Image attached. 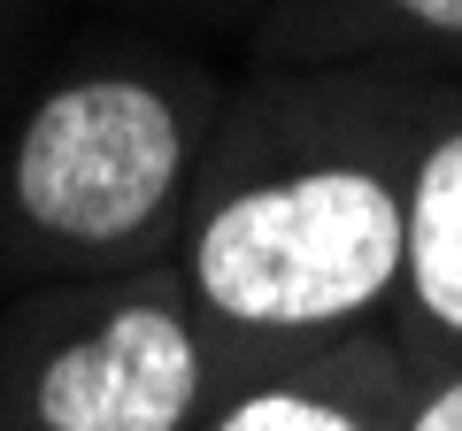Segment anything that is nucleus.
<instances>
[{"instance_id": "f257e3e1", "label": "nucleus", "mask_w": 462, "mask_h": 431, "mask_svg": "<svg viewBox=\"0 0 462 431\" xmlns=\"http://www.w3.org/2000/svg\"><path fill=\"white\" fill-rule=\"evenodd\" d=\"M416 100L401 62H324L208 139L178 278L216 339L316 347L401 300Z\"/></svg>"}, {"instance_id": "f03ea898", "label": "nucleus", "mask_w": 462, "mask_h": 431, "mask_svg": "<svg viewBox=\"0 0 462 431\" xmlns=\"http://www.w3.org/2000/svg\"><path fill=\"white\" fill-rule=\"evenodd\" d=\"M216 93L162 62H85L39 85L0 154V200L39 254L132 262L185 232Z\"/></svg>"}, {"instance_id": "7ed1b4c3", "label": "nucleus", "mask_w": 462, "mask_h": 431, "mask_svg": "<svg viewBox=\"0 0 462 431\" xmlns=\"http://www.w3.org/2000/svg\"><path fill=\"white\" fill-rule=\"evenodd\" d=\"M208 400V324L185 278H139L62 332L23 378L32 431H193Z\"/></svg>"}, {"instance_id": "20e7f679", "label": "nucleus", "mask_w": 462, "mask_h": 431, "mask_svg": "<svg viewBox=\"0 0 462 431\" xmlns=\"http://www.w3.org/2000/svg\"><path fill=\"white\" fill-rule=\"evenodd\" d=\"M401 300L431 347L462 354V85H431L416 100Z\"/></svg>"}, {"instance_id": "39448f33", "label": "nucleus", "mask_w": 462, "mask_h": 431, "mask_svg": "<svg viewBox=\"0 0 462 431\" xmlns=\"http://www.w3.org/2000/svg\"><path fill=\"white\" fill-rule=\"evenodd\" d=\"M263 47L285 62L462 69V0H263Z\"/></svg>"}, {"instance_id": "423d86ee", "label": "nucleus", "mask_w": 462, "mask_h": 431, "mask_svg": "<svg viewBox=\"0 0 462 431\" xmlns=\"http://www.w3.org/2000/svg\"><path fill=\"white\" fill-rule=\"evenodd\" d=\"M208 431H401V424H385L355 393H331V385H309V378H278V385L239 393L231 408H216Z\"/></svg>"}, {"instance_id": "0eeeda50", "label": "nucleus", "mask_w": 462, "mask_h": 431, "mask_svg": "<svg viewBox=\"0 0 462 431\" xmlns=\"http://www.w3.org/2000/svg\"><path fill=\"white\" fill-rule=\"evenodd\" d=\"M401 431H462V362L447 370L439 385H424V393H416V408L401 416Z\"/></svg>"}, {"instance_id": "6e6552de", "label": "nucleus", "mask_w": 462, "mask_h": 431, "mask_svg": "<svg viewBox=\"0 0 462 431\" xmlns=\"http://www.w3.org/2000/svg\"><path fill=\"white\" fill-rule=\"evenodd\" d=\"M231 8H247V0H231Z\"/></svg>"}, {"instance_id": "1a4fd4ad", "label": "nucleus", "mask_w": 462, "mask_h": 431, "mask_svg": "<svg viewBox=\"0 0 462 431\" xmlns=\"http://www.w3.org/2000/svg\"><path fill=\"white\" fill-rule=\"evenodd\" d=\"M0 8H8V0H0Z\"/></svg>"}]
</instances>
